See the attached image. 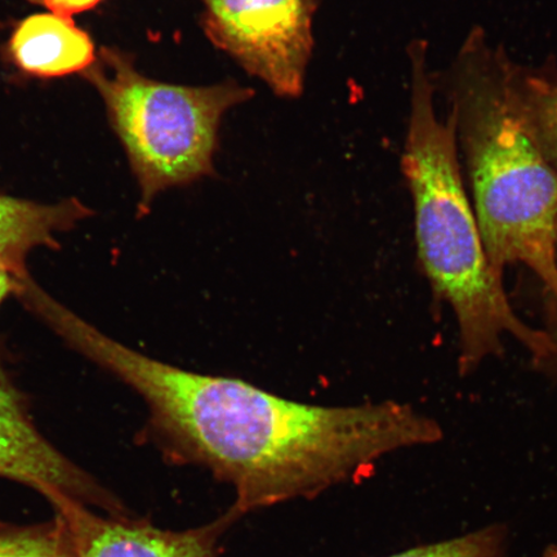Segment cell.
I'll use <instances>...</instances> for the list:
<instances>
[{
	"label": "cell",
	"instance_id": "cell-7",
	"mask_svg": "<svg viewBox=\"0 0 557 557\" xmlns=\"http://www.w3.org/2000/svg\"><path fill=\"white\" fill-rule=\"evenodd\" d=\"M53 508L72 531L79 557H215L222 535L242 518L230 507L207 525L173 532L127 513L100 517L72 500Z\"/></svg>",
	"mask_w": 557,
	"mask_h": 557
},
{
	"label": "cell",
	"instance_id": "cell-5",
	"mask_svg": "<svg viewBox=\"0 0 557 557\" xmlns=\"http://www.w3.org/2000/svg\"><path fill=\"white\" fill-rule=\"evenodd\" d=\"M320 0H200L209 41L277 96L304 92Z\"/></svg>",
	"mask_w": 557,
	"mask_h": 557
},
{
	"label": "cell",
	"instance_id": "cell-8",
	"mask_svg": "<svg viewBox=\"0 0 557 557\" xmlns=\"http://www.w3.org/2000/svg\"><path fill=\"white\" fill-rule=\"evenodd\" d=\"M12 65L33 78L85 74L96 64L92 38L72 17L35 13L18 21L5 47Z\"/></svg>",
	"mask_w": 557,
	"mask_h": 557
},
{
	"label": "cell",
	"instance_id": "cell-1",
	"mask_svg": "<svg viewBox=\"0 0 557 557\" xmlns=\"http://www.w3.org/2000/svg\"><path fill=\"white\" fill-rule=\"evenodd\" d=\"M35 317L141 396L159 447L233 486L244 517L363 479L396 450L434 444L442 428L408 404L320 407L246 381L185 371L117 343L53 296Z\"/></svg>",
	"mask_w": 557,
	"mask_h": 557
},
{
	"label": "cell",
	"instance_id": "cell-14",
	"mask_svg": "<svg viewBox=\"0 0 557 557\" xmlns=\"http://www.w3.org/2000/svg\"><path fill=\"white\" fill-rule=\"evenodd\" d=\"M15 289L16 277L3 264H0V304L10 295L15 294Z\"/></svg>",
	"mask_w": 557,
	"mask_h": 557
},
{
	"label": "cell",
	"instance_id": "cell-9",
	"mask_svg": "<svg viewBox=\"0 0 557 557\" xmlns=\"http://www.w3.org/2000/svg\"><path fill=\"white\" fill-rule=\"evenodd\" d=\"M92 214L76 198L45 205L0 195V264L15 277L29 273L26 261L33 250L58 249V236Z\"/></svg>",
	"mask_w": 557,
	"mask_h": 557
},
{
	"label": "cell",
	"instance_id": "cell-11",
	"mask_svg": "<svg viewBox=\"0 0 557 557\" xmlns=\"http://www.w3.org/2000/svg\"><path fill=\"white\" fill-rule=\"evenodd\" d=\"M0 557H79L66 521L38 525L0 524Z\"/></svg>",
	"mask_w": 557,
	"mask_h": 557
},
{
	"label": "cell",
	"instance_id": "cell-13",
	"mask_svg": "<svg viewBox=\"0 0 557 557\" xmlns=\"http://www.w3.org/2000/svg\"><path fill=\"white\" fill-rule=\"evenodd\" d=\"M30 2L45 7L55 15L73 17L97 9L104 0H30Z\"/></svg>",
	"mask_w": 557,
	"mask_h": 557
},
{
	"label": "cell",
	"instance_id": "cell-4",
	"mask_svg": "<svg viewBox=\"0 0 557 557\" xmlns=\"http://www.w3.org/2000/svg\"><path fill=\"white\" fill-rule=\"evenodd\" d=\"M107 108L127 152L148 213L160 193L214 176L221 122L255 90L226 81L203 87L174 86L138 72L134 55L103 47L83 74Z\"/></svg>",
	"mask_w": 557,
	"mask_h": 557
},
{
	"label": "cell",
	"instance_id": "cell-10",
	"mask_svg": "<svg viewBox=\"0 0 557 557\" xmlns=\"http://www.w3.org/2000/svg\"><path fill=\"white\" fill-rule=\"evenodd\" d=\"M513 83L527 121L557 170V81L545 75L521 74L513 67Z\"/></svg>",
	"mask_w": 557,
	"mask_h": 557
},
{
	"label": "cell",
	"instance_id": "cell-2",
	"mask_svg": "<svg viewBox=\"0 0 557 557\" xmlns=\"http://www.w3.org/2000/svg\"><path fill=\"white\" fill-rule=\"evenodd\" d=\"M410 116L401 169L413 198L418 256L431 287L455 312L463 374L503 354L505 337L537 361L553 359L552 334L522 322L508 301L503 276L487 260L475 211L466 195L457 151V114H436L426 41L409 50Z\"/></svg>",
	"mask_w": 557,
	"mask_h": 557
},
{
	"label": "cell",
	"instance_id": "cell-12",
	"mask_svg": "<svg viewBox=\"0 0 557 557\" xmlns=\"http://www.w3.org/2000/svg\"><path fill=\"white\" fill-rule=\"evenodd\" d=\"M505 528L490 527L456 540L421 546L389 557H506Z\"/></svg>",
	"mask_w": 557,
	"mask_h": 557
},
{
	"label": "cell",
	"instance_id": "cell-3",
	"mask_svg": "<svg viewBox=\"0 0 557 557\" xmlns=\"http://www.w3.org/2000/svg\"><path fill=\"white\" fill-rule=\"evenodd\" d=\"M453 109L468 157L473 211L497 274L520 263L557 308V170L522 111L513 67L473 39Z\"/></svg>",
	"mask_w": 557,
	"mask_h": 557
},
{
	"label": "cell",
	"instance_id": "cell-15",
	"mask_svg": "<svg viewBox=\"0 0 557 557\" xmlns=\"http://www.w3.org/2000/svg\"><path fill=\"white\" fill-rule=\"evenodd\" d=\"M215 557H218V556H215Z\"/></svg>",
	"mask_w": 557,
	"mask_h": 557
},
{
	"label": "cell",
	"instance_id": "cell-6",
	"mask_svg": "<svg viewBox=\"0 0 557 557\" xmlns=\"http://www.w3.org/2000/svg\"><path fill=\"white\" fill-rule=\"evenodd\" d=\"M0 478L38 491L52 505L61 500L96 506L108 515L125 507L79 466L62 455L35 424L29 404L11 379L0 352Z\"/></svg>",
	"mask_w": 557,
	"mask_h": 557
}]
</instances>
